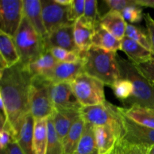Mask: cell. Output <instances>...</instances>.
Segmentation results:
<instances>
[{
	"instance_id": "1",
	"label": "cell",
	"mask_w": 154,
	"mask_h": 154,
	"mask_svg": "<svg viewBox=\"0 0 154 154\" xmlns=\"http://www.w3.org/2000/svg\"><path fill=\"white\" fill-rule=\"evenodd\" d=\"M32 76L21 62L0 72V99L7 112V122L16 137L30 113L29 94Z\"/></svg>"
},
{
	"instance_id": "2",
	"label": "cell",
	"mask_w": 154,
	"mask_h": 154,
	"mask_svg": "<svg viewBox=\"0 0 154 154\" xmlns=\"http://www.w3.org/2000/svg\"><path fill=\"white\" fill-rule=\"evenodd\" d=\"M117 53L92 46L83 54L84 73L112 87L120 79Z\"/></svg>"
},
{
	"instance_id": "3",
	"label": "cell",
	"mask_w": 154,
	"mask_h": 154,
	"mask_svg": "<svg viewBox=\"0 0 154 154\" xmlns=\"http://www.w3.org/2000/svg\"><path fill=\"white\" fill-rule=\"evenodd\" d=\"M117 63L120 69V78H125L131 81L134 87L132 96L126 102H123L129 108L132 105H139L144 108H154V84L146 78L138 70L136 65L130 60H125L117 56Z\"/></svg>"
},
{
	"instance_id": "4",
	"label": "cell",
	"mask_w": 154,
	"mask_h": 154,
	"mask_svg": "<svg viewBox=\"0 0 154 154\" xmlns=\"http://www.w3.org/2000/svg\"><path fill=\"white\" fill-rule=\"evenodd\" d=\"M14 40L20 57V62L25 66L35 61L47 53L44 38L35 30L24 16Z\"/></svg>"
},
{
	"instance_id": "5",
	"label": "cell",
	"mask_w": 154,
	"mask_h": 154,
	"mask_svg": "<svg viewBox=\"0 0 154 154\" xmlns=\"http://www.w3.org/2000/svg\"><path fill=\"white\" fill-rule=\"evenodd\" d=\"M80 113L85 123L95 126H109L118 133L122 140L124 129L120 107L115 106L106 101L100 105L82 107Z\"/></svg>"
},
{
	"instance_id": "6",
	"label": "cell",
	"mask_w": 154,
	"mask_h": 154,
	"mask_svg": "<svg viewBox=\"0 0 154 154\" xmlns=\"http://www.w3.org/2000/svg\"><path fill=\"white\" fill-rule=\"evenodd\" d=\"M51 84L52 82L46 78H32L29 94V108L35 120L48 119L55 111L50 93Z\"/></svg>"
},
{
	"instance_id": "7",
	"label": "cell",
	"mask_w": 154,
	"mask_h": 154,
	"mask_svg": "<svg viewBox=\"0 0 154 154\" xmlns=\"http://www.w3.org/2000/svg\"><path fill=\"white\" fill-rule=\"evenodd\" d=\"M72 90L82 107L100 105L106 102L104 87L99 80L83 73L72 83Z\"/></svg>"
},
{
	"instance_id": "8",
	"label": "cell",
	"mask_w": 154,
	"mask_h": 154,
	"mask_svg": "<svg viewBox=\"0 0 154 154\" xmlns=\"http://www.w3.org/2000/svg\"><path fill=\"white\" fill-rule=\"evenodd\" d=\"M23 17V0L0 1V31L14 37Z\"/></svg>"
},
{
	"instance_id": "9",
	"label": "cell",
	"mask_w": 154,
	"mask_h": 154,
	"mask_svg": "<svg viewBox=\"0 0 154 154\" xmlns=\"http://www.w3.org/2000/svg\"><path fill=\"white\" fill-rule=\"evenodd\" d=\"M41 2L43 21L48 34L62 26L74 23L69 20V6L60 5L55 0H42Z\"/></svg>"
},
{
	"instance_id": "10",
	"label": "cell",
	"mask_w": 154,
	"mask_h": 154,
	"mask_svg": "<svg viewBox=\"0 0 154 154\" xmlns=\"http://www.w3.org/2000/svg\"><path fill=\"white\" fill-rule=\"evenodd\" d=\"M122 116L124 129V135L121 140L122 141L141 146L147 149L154 145V129L137 124L123 116V114Z\"/></svg>"
},
{
	"instance_id": "11",
	"label": "cell",
	"mask_w": 154,
	"mask_h": 154,
	"mask_svg": "<svg viewBox=\"0 0 154 154\" xmlns=\"http://www.w3.org/2000/svg\"><path fill=\"white\" fill-rule=\"evenodd\" d=\"M50 93L55 111H80L82 108L74 93L70 83H52Z\"/></svg>"
},
{
	"instance_id": "12",
	"label": "cell",
	"mask_w": 154,
	"mask_h": 154,
	"mask_svg": "<svg viewBox=\"0 0 154 154\" xmlns=\"http://www.w3.org/2000/svg\"><path fill=\"white\" fill-rule=\"evenodd\" d=\"M74 23L66 24L58 27L44 38L47 52L53 48L80 52L75 45L74 38Z\"/></svg>"
},
{
	"instance_id": "13",
	"label": "cell",
	"mask_w": 154,
	"mask_h": 154,
	"mask_svg": "<svg viewBox=\"0 0 154 154\" xmlns=\"http://www.w3.org/2000/svg\"><path fill=\"white\" fill-rule=\"evenodd\" d=\"M84 73V63L83 61L77 63H60L54 68L50 81L52 83H72L77 77Z\"/></svg>"
},
{
	"instance_id": "14",
	"label": "cell",
	"mask_w": 154,
	"mask_h": 154,
	"mask_svg": "<svg viewBox=\"0 0 154 154\" xmlns=\"http://www.w3.org/2000/svg\"><path fill=\"white\" fill-rule=\"evenodd\" d=\"M0 72L12 67L20 62V57L14 38L2 31H0Z\"/></svg>"
},
{
	"instance_id": "15",
	"label": "cell",
	"mask_w": 154,
	"mask_h": 154,
	"mask_svg": "<svg viewBox=\"0 0 154 154\" xmlns=\"http://www.w3.org/2000/svg\"><path fill=\"white\" fill-rule=\"evenodd\" d=\"M94 132L99 154L112 153L117 143L121 141L118 133L109 126H95Z\"/></svg>"
},
{
	"instance_id": "16",
	"label": "cell",
	"mask_w": 154,
	"mask_h": 154,
	"mask_svg": "<svg viewBox=\"0 0 154 154\" xmlns=\"http://www.w3.org/2000/svg\"><path fill=\"white\" fill-rule=\"evenodd\" d=\"M99 25L119 40H122L126 35L127 23L120 12L108 11L101 16Z\"/></svg>"
},
{
	"instance_id": "17",
	"label": "cell",
	"mask_w": 154,
	"mask_h": 154,
	"mask_svg": "<svg viewBox=\"0 0 154 154\" xmlns=\"http://www.w3.org/2000/svg\"><path fill=\"white\" fill-rule=\"evenodd\" d=\"M23 16L26 17L36 32L45 38L48 35L42 17V2L40 0L23 1Z\"/></svg>"
},
{
	"instance_id": "18",
	"label": "cell",
	"mask_w": 154,
	"mask_h": 154,
	"mask_svg": "<svg viewBox=\"0 0 154 154\" xmlns=\"http://www.w3.org/2000/svg\"><path fill=\"white\" fill-rule=\"evenodd\" d=\"M120 51H123L135 65L147 63L154 58L151 51L126 36L122 39Z\"/></svg>"
},
{
	"instance_id": "19",
	"label": "cell",
	"mask_w": 154,
	"mask_h": 154,
	"mask_svg": "<svg viewBox=\"0 0 154 154\" xmlns=\"http://www.w3.org/2000/svg\"><path fill=\"white\" fill-rule=\"evenodd\" d=\"M81 116L80 111L68 110V111H54L51 116L56 132L63 142L64 138L70 130L74 122Z\"/></svg>"
},
{
	"instance_id": "20",
	"label": "cell",
	"mask_w": 154,
	"mask_h": 154,
	"mask_svg": "<svg viewBox=\"0 0 154 154\" xmlns=\"http://www.w3.org/2000/svg\"><path fill=\"white\" fill-rule=\"evenodd\" d=\"M95 29L89 25L84 18L74 23V38L75 45L81 53H85L93 46V36Z\"/></svg>"
},
{
	"instance_id": "21",
	"label": "cell",
	"mask_w": 154,
	"mask_h": 154,
	"mask_svg": "<svg viewBox=\"0 0 154 154\" xmlns=\"http://www.w3.org/2000/svg\"><path fill=\"white\" fill-rule=\"evenodd\" d=\"M58 61L48 51L37 59L35 61L26 65V67L32 78L40 77L50 81V77Z\"/></svg>"
},
{
	"instance_id": "22",
	"label": "cell",
	"mask_w": 154,
	"mask_h": 154,
	"mask_svg": "<svg viewBox=\"0 0 154 154\" xmlns=\"http://www.w3.org/2000/svg\"><path fill=\"white\" fill-rule=\"evenodd\" d=\"M120 112L137 124L154 129V110L139 105H132L129 108H120Z\"/></svg>"
},
{
	"instance_id": "23",
	"label": "cell",
	"mask_w": 154,
	"mask_h": 154,
	"mask_svg": "<svg viewBox=\"0 0 154 154\" xmlns=\"http://www.w3.org/2000/svg\"><path fill=\"white\" fill-rule=\"evenodd\" d=\"M35 119L31 114L25 117L20 130L17 138V141L25 154H34L33 152V134H34Z\"/></svg>"
},
{
	"instance_id": "24",
	"label": "cell",
	"mask_w": 154,
	"mask_h": 154,
	"mask_svg": "<svg viewBox=\"0 0 154 154\" xmlns=\"http://www.w3.org/2000/svg\"><path fill=\"white\" fill-rule=\"evenodd\" d=\"M121 41L114 37L99 24L95 29L93 36V46L108 51L117 52L118 50H120Z\"/></svg>"
},
{
	"instance_id": "25",
	"label": "cell",
	"mask_w": 154,
	"mask_h": 154,
	"mask_svg": "<svg viewBox=\"0 0 154 154\" xmlns=\"http://www.w3.org/2000/svg\"><path fill=\"white\" fill-rule=\"evenodd\" d=\"M85 121L80 116L72 124L70 130L63 141V154H75L82 136Z\"/></svg>"
},
{
	"instance_id": "26",
	"label": "cell",
	"mask_w": 154,
	"mask_h": 154,
	"mask_svg": "<svg viewBox=\"0 0 154 154\" xmlns=\"http://www.w3.org/2000/svg\"><path fill=\"white\" fill-rule=\"evenodd\" d=\"M95 126L85 123L84 132L75 154H99L94 132Z\"/></svg>"
},
{
	"instance_id": "27",
	"label": "cell",
	"mask_w": 154,
	"mask_h": 154,
	"mask_svg": "<svg viewBox=\"0 0 154 154\" xmlns=\"http://www.w3.org/2000/svg\"><path fill=\"white\" fill-rule=\"evenodd\" d=\"M48 144V119L35 120L33 134L34 154H46Z\"/></svg>"
},
{
	"instance_id": "28",
	"label": "cell",
	"mask_w": 154,
	"mask_h": 154,
	"mask_svg": "<svg viewBox=\"0 0 154 154\" xmlns=\"http://www.w3.org/2000/svg\"><path fill=\"white\" fill-rule=\"evenodd\" d=\"M46 154H63V142L60 141L51 117L48 118V144Z\"/></svg>"
},
{
	"instance_id": "29",
	"label": "cell",
	"mask_w": 154,
	"mask_h": 154,
	"mask_svg": "<svg viewBox=\"0 0 154 154\" xmlns=\"http://www.w3.org/2000/svg\"><path fill=\"white\" fill-rule=\"evenodd\" d=\"M125 36L135 41V42L141 45L146 49L151 51V43H150V37H149L147 31V32H145L141 27L127 23Z\"/></svg>"
},
{
	"instance_id": "30",
	"label": "cell",
	"mask_w": 154,
	"mask_h": 154,
	"mask_svg": "<svg viewBox=\"0 0 154 154\" xmlns=\"http://www.w3.org/2000/svg\"><path fill=\"white\" fill-rule=\"evenodd\" d=\"M114 95L118 99L124 102L132 96L134 87L131 81L125 78H120L111 87Z\"/></svg>"
},
{
	"instance_id": "31",
	"label": "cell",
	"mask_w": 154,
	"mask_h": 154,
	"mask_svg": "<svg viewBox=\"0 0 154 154\" xmlns=\"http://www.w3.org/2000/svg\"><path fill=\"white\" fill-rule=\"evenodd\" d=\"M53 57L60 63H77L83 61V53L71 51L59 48H53L49 51Z\"/></svg>"
},
{
	"instance_id": "32",
	"label": "cell",
	"mask_w": 154,
	"mask_h": 154,
	"mask_svg": "<svg viewBox=\"0 0 154 154\" xmlns=\"http://www.w3.org/2000/svg\"><path fill=\"white\" fill-rule=\"evenodd\" d=\"M83 18L93 28L96 29L99 26L101 16L98 10L97 1L85 0V9Z\"/></svg>"
},
{
	"instance_id": "33",
	"label": "cell",
	"mask_w": 154,
	"mask_h": 154,
	"mask_svg": "<svg viewBox=\"0 0 154 154\" xmlns=\"http://www.w3.org/2000/svg\"><path fill=\"white\" fill-rule=\"evenodd\" d=\"M125 20H127L129 23H138L144 19V14L141 7L138 5H131L125 8L121 12Z\"/></svg>"
},
{
	"instance_id": "34",
	"label": "cell",
	"mask_w": 154,
	"mask_h": 154,
	"mask_svg": "<svg viewBox=\"0 0 154 154\" xmlns=\"http://www.w3.org/2000/svg\"><path fill=\"white\" fill-rule=\"evenodd\" d=\"M85 0H72L69 6V20L71 22L75 23L82 18L84 15Z\"/></svg>"
},
{
	"instance_id": "35",
	"label": "cell",
	"mask_w": 154,
	"mask_h": 154,
	"mask_svg": "<svg viewBox=\"0 0 154 154\" xmlns=\"http://www.w3.org/2000/svg\"><path fill=\"white\" fill-rule=\"evenodd\" d=\"M109 11H115L121 13L125 8L136 4V0H104Z\"/></svg>"
},
{
	"instance_id": "36",
	"label": "cell",
	"mask_w": 154,
	"mask_h": 154,
	"mask_svg": "<svg viewBox=\"0 0 154 154\" xmlns=\"http://www.w3.org/2000/svg\"><path fill=\"white\" fill-rule=\"evenodd\" d=\"M136 66L146 78L154 83V58L147 63L136 65Z\"/></svg>"
},
{
	"instance_id": "37",
	"label": "cell",
	"mask_w": 154,
	"mask_h": 154,
	"mask_svg": "<svg viewBox=\"0 0 154 154\" xmlns=\"http://www.w3.org/2000/svg\"><path fill=\"white\" fill-rule=\"evenodd\" d=\"M144 19L145 21L147 31L150 37L151 43V52L154 57V19L149 14H144Z\"/></svg>"
},
{
	"instance_id": "38",
	"label": "cell",
	"mask_w": 154,
	"mask_h": 154,
	"mask_svg": "<svg viewBox=\"0 0 154 154\" xmlns=\"http://www.w3.org/2000/svg\"><path fill=\"white\" fill-rule=\"evenodd\" d=\"M121 142L126 154H146V152H147V149L141 146L131 144L129 143L123 142L122 141Z\"/></svg>"
},
{
	"instance_id": "39",
	"label": "cell",
	"mask_w": 154,
	"mask_h": 154,
	"mask_svg": "<svg viewBox=\"0 0 154 154\" xmlns=\"http://www.w3.org/2000/svg\"><path fill=\"white\" fill-rule=\"evenodd\" d=\"M3 152L5 154H25L17 141L10 143Z\"/></svg>"
},
{
	"instance_id": "40",
	"label": "cell",
	"mask_w": 154,
	"mask_h": 154,
	"mask_svg": "<svg viewBox=\"0 0 154 154\" xmlns=\"http://www.w3.org/2000/svg\"><path fill=\"white\" fill-rule=\"evenodd\" d=\"M136 4L140 7H148L154 8V0H136Z\"/></svg>"
},
{
	"instance_id": "41",
	"label": "cell",
	"mask_w": 154,
	"mask_h": 154,
	"mask_svg": "<svg viewBox=\"0 0 154 154\" xmlns=\"http://www.w3.org/2000/svg\"><path fill=\"white\" fill-rule=\"evenodd\" d=\"M113 154H126L125 153L124 148H123V146L122 144L121 141H119L117 144L114 151H113Z\"/></svg>"
},
{
	"instance_id": "42",
	"label": "cell",
	"mask_w": 154,
	"mask_h": 154,
	"mask_svg": "<svg viewBox=\"0 0 154 154\" xmlns=\"http://www.w3.org/2000/svg\"><path fill=\"white\" fill-rule=\"evenodd\" d=\"M55 2L60 5L70 6L72 2V0H55Z\"/></svg>"
},
{
	"instance_id": "43",
	"label": "cell",
	"mask_w": 154,
	"mask_h": 154,
	"mask_svg": "<svg viewBox=\"0 0 154 154\" xmlns=\"http://www.w3.org/2000/svg\"><path fill=\"white\" fill-rule=\"evenodd\" d=\"M146 154H154V145L147 149Z\"/></svg>"
},
{
	"instance_id": "44",
	"label": "cell",
	"mask_w": 154,
	"mask_h": 154,
	"mask_svg": "<svg viewBox=\"0 0 154 154\" xmlns=\"http://www.w3.org/2000/svg\"><path fill=\"white\" fill-rule=\"evenodd\" d=\"M109 154H113V152H112V153H109Z\"/></svg>"
},
{
	"instance_id": "45",
	"label": "cell",
	"mask_w": 154,
	"mask_h": 154,
	"mask_svg": "<svg viewBox=\"0 0 154 154\" xmlns=\"http://www.w3.org/2000/svg\"><path fill=\"white\" fill-rule=\"evenodd\" d=\"M153 84H154V83H153Z\"/></svg>"
},
{
	"instance_id": "46",
	"label": "cell",
	"mask_w": 154,
	"mask_h": 154,
	"mask_svg": "<svg viewBox=\"0 0 154 154\" xmlns=\"http://www.w3.org/2000/svg\"><path fill=\"white\" fill-rule=\"evenodd\" d=\"M153 110H154V108H153Z\"/></svg>"
}]
</instances>
